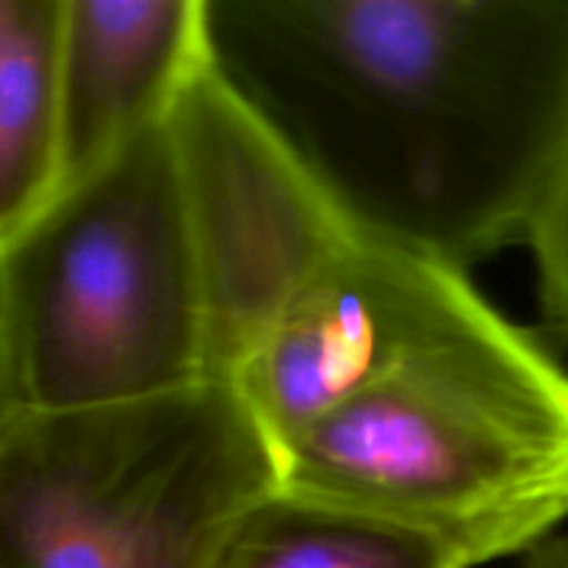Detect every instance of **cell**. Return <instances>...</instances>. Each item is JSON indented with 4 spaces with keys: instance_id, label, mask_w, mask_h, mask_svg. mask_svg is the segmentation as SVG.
Returning a JSON list of instances; mask_svg holds the SVG:
<instances>
[{
    "instance_id": "6da1fadb",
    "label": "cell",
    "mask_w": 568,
    "mask_h": 568,
    "mask_svg": "<svg viewBox=\"0 0 568 568\" xmlns=\"http://www.w3.org/2000/svg\"><path fill=\"white\" fill-rule=\"evenodd\" d=\"M209 70L364 236L464 270L568 144V0H205Z\"/></svg>"
},
{
    "instance_id": "7a4b0ae2",
    "label": "cell",
    "mask_w": 568,
    "mask_h": 568,
    "mask_svg": "<svg viewBox=\"0 0 568 568\" xmlns=\"http://www.w3.org/2000/svg\"><path fill=\"white\" fill-rule=\"evenodd\" d=\"M281 488L436 538L466 566L568 519V369L494 311L281 449Z\"/></svg>"
},
{
    "instance_id": "3957f363",
    "label": "cell",
    "mask_w": 568,
    "mask_h": 568,
    "mask_svg": "<svg viewBox=\"0 0 568 568\" xmlns=\"http://www.w3.org/2000/svg\"><path fill=\"white\" fill-rule=\"evenodd\" d=\"M0 253L22 410L105 408L220 383L172 114L64 189Z\"/></svg>"
},
{
    "instance_id": "277c9868",
    "label": "cell",
    "mask_w": 568,
    "mask_h": 568,
    "mask_svg": "<svg viewBox=\"0 0 568 568\" xmlns=\"http://www.w3.org/2000/svg\"><path fill=\"white\" fill-rule=\"evenodd\" d=\"M277 488V444L231 383L22 410L0 438V568H222Z\"/></svg>"
},
{
    "instance_id": "5b68a950",
    "label": "cell",
    "mask_w": 568,
    "mask_h": 568,
    "mask_svg": "<svg viewBox=\"0 0 568 568\" xmlns=\"http://www.w3.org/2000/svg\"><path fill=\"white\" fill-rule=\"evenodd\" d=\"M494 305L464 270L347 231L288 294L231 386L277 449Z\"/></svg>"
},
{
    "instance_id": "8992f818",
    "label": "cell",
    "mask_w": 568,
    "mask_h": 568,
    "mask_svg": "<svg viewBox=\"0 0 568 568\" xmlns=\"http://www.w3.org/2000/svg\"><path fill=\"white\" fill-rule=\"evenodd\" d=\"M172 128L209 275L216 381L231 383L288 294L353 227L209 64L178 100Z\"/></svg>"
},
{
    "instance_id": "52a82bcc",
    "label": "cell",
    "mask_w": 568,
    "mask_h": 568,
    "mask_svg": "<svg viewBox=\"0 0 568 568\" xmlns=\"http://www.w3.org/2000/svg\"><path fill=\"white\" fill-rule=\"evenodd\" d=\"M205 64V0H64L61 192L170 120Z\"/></svg>"
},
{
    "instance_id": "ba28073f",
    "label": "cell",
    "mask_w": 568,
    "mask_h": 568,
    "mask_svg": "<svg viewBox=\"0 0 568 568\" xmlns=\"http://www.w3.org/2000/svg\"><path fill=\"white\" fill-rule=\"evenodd\" d=\"M64 0H0V250L61 192Z\"/></svg>"
},
{
    "instance_id": "9c48e42d",
    "label": "cell",
    "mask_w": 568,
    "mask_h": 568,
    "mask_svg": "<svg viewBox=\"0 0 568 568\" xmlns=\"http://www.w3.org/2000/svg\"><path fill=\"white\" fill-rule=\"evenodd\" d=\"M222 568H469L436 538L277 488L253 510Z\"/></svg>"
},
{
    "instance_id": "30bf717a",
    "label": "cell",
    "mask_w": 568,
    "mask_h": 568,
    "mask_svg": "<svg viewBox=\"0 0 568 568\" xmlns=\"http://www.w3.org/2000/svg\"><path fill=\"white\" fill-rule=\"evenodd\" d=\"M527 244L536 255L544 316L568 333V144Z\"/></svg>"
},
{
    "instance_id": "8fae6325",
    "label": "cell",
    "mask_w": 568,
    "mask_h": 568,
    "mask_svg": "<svg viewBox=\"0 0 568 568\" xmlns=\"http://www.w3.org/2000/svg\"><path fill=\"white\" fill-rule=\"evenodd\" d=\"M22 414L20 386H17L14 353H11L9 333V308H6V277H3V253H0V438L6 436L17 416Z\"/></svg>"
},
{
    "instance_id": "7c38bea8",
    "label": "cell",
    "mask_w": 568,
    "mask_h": 568,
    "mask_svg": "<svg viewBox=\"0 0 568 568\" xmlns=\"http://www.w3.org/2000/svg\"><path fill=\"white\" fill-rule=\"evenodd\" d=\"M521 568H568V536H552L527 552Z\"/></svg>"
}]
</instances>
